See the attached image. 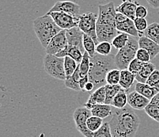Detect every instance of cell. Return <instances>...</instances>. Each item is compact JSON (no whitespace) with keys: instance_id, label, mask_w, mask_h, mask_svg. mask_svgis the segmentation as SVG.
I'll list each match as a JSON object with an SVG mask.
<instances>
[{"instance_id":"6da1fadb","label":"cell","mask_w":159,"mask_h":137,"mask_svg":"<svg viewBox=\"0 0 159 137\" xmlns=\"http://www.w3.org/2000/svg\"><path fill=\"white\" fill-rule=\"evenodd\" d=\"M112 137H134L139 127V118L133 109H116L109 121Z\"/></svg>"},{"instance_id":"7a4b0ae2","label":"cell","mask_w":159,"mask_h":137,"mask_svg":"<svg viewBox=\"0 0 159 137\" xmlns=\"http://www.w3.org/2000/svg\"><path fill=\"white\" fill-rule=\"evenodd\" d=\"M114 68L117 67L113 55L102 56L96 53L90 57V69L88 75L89 81L94 85L95 90L106 84L107 74Z\"/></svg>"},{"instance_id":"3957f363","label":"cell","mask_w":159,"mask_h":137,"mask_svg":"<svg viewBox=\"0 0 159 137\" xmlns=\"http://www.w3.org/2000/svg\"><path fill=\"white\" fill-rule=\"evenodd\" d=\"M33 30L40 44L46 48L53 37L59 34L62 29L58 26L51 16L46 14L33 21Z\"/></svg>"},{"instance_id":"277c9868","label":"cell","mask_w":159,"mask_h":137,"mask_svg":"<svg viewBox=\"0 0 159 137\" xmlns=\"http://www.w3.org/2000/svg\"><path fill=\"white\" fill-rule=\"evenodd\" d=\"M138 37L130 36L128 42L115 55V63L120 70L128 69L130 63L136 58L137 51L139 48Z\"/></svg>"},{"instance_id":"5b68a950","label":"cell","mask_w":159,"mask_h":137,"mask_svg":"<svg viewBox=\"0 0 159 137\" xmlns=\"http://www.w3.org/2000/svg\"><path fill=\"white\" fill-rule=\"evenodd\" d=\"M64 57L47 54L44 58V71L48 75L59 80L65 81L66 79L64 67Z\"/></svg>"},{"instance_id":"8992f818","label":"cell","mask_w":159,"mask_h":137,"mask_svg":"<svg viewBox=\"0 0 159 137\" xmlns=\"http://www.w3.org/2000/svg\"><path fill=\"white\" fill-rule=\"evenodd\" d=\"M98 14L93 12H86L80 15L79 22V28L85 34H87L94 40L97 44L99 43L97 36V21Z\"/></svg>"},{"instance_id":"52a82bcc","label":"cell","mask_w":159,"mask_h":137,"mask_svg":"<svg viewBox=\"0 0 159 137\" xmlns=\"http://www.w3.org/2000/svg\"><path fill=\"white\" fill-rule=\"evenodd\" d=\"M90 116H92L91 110L84 106L77 108L73 113L76 129L85 137H93L94 135V132H91L86 125V121Z\"/></svg>"},{"instance_id":"ba28073f","label":"cell","mask_w":159,"mask_h":137,"mask_svg":"<svg viewBox=\"0 0 159 137\" xmlns=\"http://www.w3.org/2000/svg\"><path fill=\"white\" fill-rule=\"evenodd\" d=\"M47 14L51 16L58 26L62 30H69L77 27L80 19V15L75 16L64 12H48Z\"/></svg>"},{"instance_id":"9c48e42d","label":"cell","mask_w":159,"mask_h":137,"mask_svg":"<svg viewBox=\"0 0 159 137\" xmlns=\"http://www.w3.org/2000/svg\"><path fill=\"white\" fill-rule=\"evenodd\" d=\"M116 29L121 33H125L132 37L139 38V32L137 30L134 20L128 18L121 13L117 12L116 15Z\"/></svg>"},{"instance_id":"30bf717a","label":"cell","mask_w":159,"mask_h":137,"mask_svg":"<svg viewBox=\"0 0 159 137\" xmlns=\"http://www.w3.org/2000/svg\"><path fill=\"white\" fill-rule=\"evenodd\" d=\"M67 46V38H66V30H62L59 34H56L52 39L46 48V53L50 55H57L63 51Z\"/></svg>"},{"instance_id":"8fae6325","label":"cell","mask_w":159,"mask_h":137,"mask_svg":"<svg viewBox=\"0 0 159 137\" xmlns=\"http://www.w3.org/2000/svg\"><path fill=\"white\" fill-rule=\"evenodd\" d=\"M67 45L70 47L77 48L84 54L85 48L83 46V34L84 33L79 28V26L66 30Z\"/></svg>"},{"instance_id":"7c38bea8","label":"cell","mask_w":159,"mask_h":137,"mask_svg":"<svg viewBox=\"0 0 159 137\" xmlns=\"http://www.w3.org/2000/svg\"><path fill=\"white\" fill-rule=\"evenodd\" d=\"M64 12L75 16H79L80 14V6L76 2L71 1H58L54 4L48 12Z\"/></svg>"},{"instance_id":"4fadbf2b","label":"cell","mask_w":159,"mask_h":137,"mask_svg":"<svg viewBox=\"0 0 159 137\" xmlns=\"http://www.w3.org/2000/svg\"><path fill=\"white\" fill-rule=\"evenodd\" d=\"M150 103V100L143 96L137 91H132L128 93V104L133 109L143 110Z\"/></svg>"},{"instance_id":"5bb4252c","label":"cell","mask_w":159,"mask_h":137,"mask_svg":"<svg viewBox=\"0 0 159 137\" xmlns=\"http://www.w3.org/2000/svg\"><path fill=\"white\" fill-rule=\"evenodd\" d=\"M139 4L135 0H122V3L116 7L117 12L121 13L132 20L136 18L135 11Z\"/></svg>"},{"instance_id":"9a60e30c","label":"cell","mask_w":159,"mask_h":137,"mask_svg":"<svg viewBox=\"0 0 159 137\" xmlns=\"http://www.w3.org/2000/svg\"><path fill=\"white\" fill-rule=\"evenodd\" d=\"M105 98H106V94H105V86H101L93 91L86 103H85L83 106L91 110L97 104H105Z\"/></svg>"},{"instance_id":"2e32d148","label":"cell","mask_w":159,"mask_h":137,"mask_svg":"<svg viewBox=\"0 0 159 137\" xmlns=\"http://www.w3.org/2000/svg\"><path fill=\"white\" fill-rule=\"evenodd\" d=\"M139 45L140 48L146 49L150 53L151 60L159 54V44L145 36L139 38Z\"/></svg>"},{"instance_id":"e0dca14e","label":"cell","mask_w":159,"mask_h":137,"mask_svg":"<svg viewBox=\"0 0 159 137\" xmlns=\"http://www.w3.org/2000/svg\"><path fill=\"white\" fill-rule=\"evenodd\" d=\"M154 70H156V67L154 63H150V62L144 63L143 66L141 68V70L135 75V80L137 82H139V83H146L147 81V79H149L150 75L152 74Z\"/></svg>"},{"instance_id":"ac0fdd59","label":"cell","mask_w":159,"mask_h":137,"mask_svg":"<svg viewBox=\"0 0 159 137\" xmlns=\"http://www.w3.org/2000/svg\"><path fill=\"white\" fill-rule=\"evenodd\" d=\"M135 90L143 96L146 97L147 98H148L150 101L152 100L153 98L159 92L158 90H156L155 88L152 87L147 83H139V82L135 85Z\"/></svg>"},{"instance_id":"d6986e66","label":"cell","mask_w":159,"mask_h":137,"mask_svg":"<svg viewBox=\"0 0 159 137\" xmlns=\"http://www.w3.org/2000/svg\"><path fill=\"white\" fill-rule=\"evenodd\" d=\"M58 57H66V56H70L72 59L77 62L78 63H80L83 57V53H82L81 50H79L77 48L70 47V46H66L63 51L58 53Z\"/></svg>"},{"instance_id":"ffe728a7","label":"cell","mask_w":159,"mask_h":137,"mask_svg":"<svg viewBox=\"0 0 159 137\" xmlns=\"http://www.w3.org/2000/svg\"><path fill=\"white\" fill-rule=\"evenodd\" d=\"M111 106H112L111 105H107V104H97L91 109L92 115L105 119L112 114Z\"/></svg>"},{"instance_id":"44dd1931","label":"cell","mask_w":159,"mask_h":137,"mask_svg":"<svg viewBox=\"0 0 159 137\" xmlns=\"http://www.w3.org/2000/svg\"><path fill=\"white\" fill-rule=\"evenodd\" d=\"M135 79V75L132 74L129 70L125 69V70H121L120 71V83L121 87L126 90H129L130 88L132 86L134 81Z\"/></svg>"},{"instance_id":"7402d4cb","label":"cell","mask_w":159,"mask_h":137,"mask_svg":"<svg viewBox=\"0 0 159 137\" xmlns=\"http://www.w3.org/2000/svg\"><path fill=\"white\" fill-rule=\"evenodd\" d=\"M82 75L80 73V69H79V64L78 66L77 69L75 70V73L70 77L66 78L64 81L65 86L69 89L75 90V91H79L81 90L80 86H79V80H80Z\"/></svg>"},{"instance_id":"603a6c76","label":"cell","mask_w":159,"mask_h":137,"mask_svg":"<svg viewBox=\"0 0 159 137\" xmlns=\"http://www.w3.org/2000/svg\"><path fill=\"white\" fill-rule=\"evenodd\" d=\"M128 90L121 89L117 94L114 98L112 99L111 106H113L116 109H123V108L126 107L127 104H128Z\"/></svg>"},{"instance_id":"cb8c5ba5","label":"cell","mask_w":159,"mask_h":137,"mask_svg":"<svg viewBox=\"0 0 159 137\" xmlns=\"http://www.w3.org/2000/svg\"><path fill=\"white\" fill-rule=\"evenodd\" d=\"M105 94H106L105 104L111 105L112 99L114 98V97H115L117 94L119 93V91L122 89V87H121V86L120 84L110 85L106 83V84L105 85Z\"/></svg>"},{"instance_id":"d4e9b609","label":"cell","mask_w":159,"mask_h":137,"mask_svg":"<svg viewBox=\"0 0 159 137\" xmlns=\"http://www.w3.org/2000/svg\"><path fill=\"white\" fill-rule=\"evenodd\" d=\"M144 36L159 44V23L154 22L149 25L144 31Z\"/></svg>"},{"instance_id":"484cf974","label":"cell","mask_w":159,"mask_h":137,"mask_svg":"<svg viewBox=\"0 0 159 137\" xmlns=\"http://www.w3.org/2000/svg\"><path fill=\"white\" fill-rule=\"evenodd\" d=\"M83 46H84L85 51L88 53L90 57H93L97 53L96 46L94 40L87 34H83Z\"/></svg>"},{"instance_id":"4316f807","label":"cell","mask_w":159,"mask_h":137,"mask_svg":"<svg viewBox=\"0 0 159 137\" xmlns=\"http://www.w3.org/2000/svg\"><path fill=\"white\" fill-rule=\"evenodd\" d=\"M130 35L125 34V33H120L116 37H114V39L112 41V44L116 49L120 50L124 46L126 45L129 40Z\"/></svg>"},{"instance_id":"83f0119b","label":"cell","mask_w":159,"mask_h":137,"mask_svg":"<svg viewBox=\"0 0 159 137\" xmlns=\"http://www.w3.org/2000/svg\"><path fill=\"white\" fill-rule=\"evenodd\" d=\"M86 125L91 132H96L103 125V119L92 115L88 118L87 121H86Z\"/></svg>"},{"instance_id":"f1b7e54d","label":"cell","mask_w":159,"mask_h":137,"mask_svg":"<svg viewBox=\"0 0 159 137\" xmlns=\"http://www.w3.org/2000/svg\"><path fill=\"white\" fill-rule=\"evenodd\" d=\"M64 59L65 71H66V78H68L75 73V70L77 69L79 63H78L77 62L75 61L74 59H72L71 57H70V56H66V57H64Z\"/></svg>"},{"instance_id":"f546056e","label":"cell","mask_w":159,"mask_h":137,"mask_svg":"<svg viewBox=\"0 0 159 137\" xmlns=\"http://www.w3.org/2000/svg\"><path fill=\"white\" fill-rule=\"evenodd\" d=\"M120 71L119 68H114L108 71L106 76V83L110 85H117L120 80Z\"/></svg>"},{"instance_id":"4dcf8cb0","label":"cell","mask_w":159,"mask_h":137,"mask_svg":"<svg viewBox=\"0 0 159 137\" xmlns=\"http://www.w3.org/2000/svg\"><path fill=\"white\" fill-rule=\"evenodd\" d=\"M79 69H80V73L82 75H86L89 74V69H90V56L86 52H85L83 54L82 61L79 63Z\"/></svg>"},{"instance_id":"1f68e13d","label":"cell","mask_w":159,"mask_h":137,"mask_svg":"<svg viewBox=\"0 0 159 137\" xmlns=\"http://www.w3.org/2000/svg\"><path fill=\"white\" fill-rule=\"evenodd\" d=\"M112 44L108 41H102L99 42L96 46L97 53L102 56H108L111 54L112 52Z\"/></svg>"},{"instance_id":"d6a6232c","label":"cell","mask_w":159,"mask_h":137,"mask_svg":"<svg viewBox=\"0 0 159 137\" xmlns=\"http://www.w3.org/2000/svg\"><path fill=\"white\" fill-rule=\"evenodd\" d=\"M144 110L150 118H152L153 120L159 123V106L150 102Z\"/></svg>"},{"instance_id":"836d02e7","label":"cell","mask_w":159,"mask_h":137,"mask_svg":"<svg viewBox=\"0 0 159 137\" xmlns=\"http://www.w3.org/2000/svg\"><path fill=\"white\" fill-rule=\"evenodd\" d=\"M93 137H112L109 123L106 122V123L103 124L102 128L96 132H94Z\"/></svg>"},{"instance_id":"e575fe53","label":"cell","mask_w":159,"mask_h":137,"mask_svg":"<svg viewBox=\"0 0 159 137\" xmlns=\"http://www.w3.org/2000/svg\"><path fill=\"white\" fill-rule=\"evenodd\" d=\"M146 83L155 88L156 90L159 91V70H157V69L154 70L152 74L150 75L149 79H147Z\"/></svg>"},{"instance_id":"d590c367","label":"cell","mask_w":159,"mask_h":137,"mask_svg":"<svg viewBox=\"0 0 159 137\" xmlns=\"http://www.w3.org/2000/svg\"><path fill=\"white\" fill-rule=\"evenodd\" d=\"M143 64H144L143 62L140 61L139 60L135 58L134 59L131 63H130L129 66H128V70H129L132 74L136 75L139 72V71L141 70V68L143 67Z\"/></svg>"},{"instance_id":"8d00e7d4","label":"cell","mask_w":159,"mask_h":137,"mask_svg":"<svg viewBox=\"0 0 159 137\" xmlns=\"http://www.w3.org/2000/svg\"><path fill=\"white\" fill-rule=\"evenodd\" d=\"M134 22L139 32H144L149 25L147 19L143 18H136L134 20Z\"/></svg>"},{"instance_id":"74e56055","label":"cell","mask_w":159,"mask_h":137,"mask_svg":"<svg viewBox=\"0 0 159 137\" xmlns=\"http://www.w3.org/2000/svg\"><path fill=\"white\" fill-rule=\"evenodd\" d=\"M136 58L138 60H139L140 61L143 62V63H147V62H150V60H151L150 58V55L146 49L143 48H139V50L137 51L136 53Z\"/></svg>"},{"instance_id":"f35d334b","label":"cell","mask_w":159,"mask_h":137,"mask_svg":"<svg viewBox=\"0 0 159 137\" xmlns=\"http://www.w3.org/2000/svg\"><path fill=\"white\" fill-rule=\"evenodd\" d=\"M148 14V9L147 7L143 5H139L137 7L136 11H135V15L136 18H146V17Z\"/></svg>"},{"instance_id":"ab89813d","label":"cell","mask_w":159,"mask_h":137,"mask_svg":"<svg viewBox=\"0 0 159 137\" xmlns=\"http://www.w3.org/2000/svg\"><path fill=\"white\" fill-rule=\"evenodd\" d=\"M89 81V75H82L80 80H79V86H80L81 90L84 91L86 85L87 84V83Z\"/></svg>"},{"instance_id":"60d3db41","label":"cell","mask_w":159,"mask_h":137,"mask_svg":"<svg viewBox=\"0 0 159 137\" xmlns=\"http://www.w3.org/2000/svg\"><path fill=\"white\" fill-rule=\"evenodd\" d=\"M95 87L94 85H93V83H91L90 81H89L87 83V84L86 85V87H85V92H91V91H94Z\"/></svg>"},{"instance_id":"b9f144b4","label":"cell","mask_w":159,"mask_h":137,"mask_svg":"<svg viewBox=\"0 0 159 137\" xmlns=\"http://www.w3.org/2000/svg\"><path fill=\"white\" fill-rule=\"evenodd\" d=\"M147 1L149 5L154 9H158L159 8V0H147Z\"/></svg>"},{"instance_id":"7bdbcfd3","label":"cell","mask_w":159,"mask_h":137,"mask_svg":"<svg viewBox=\"0 0 159 137\" xmlns=\"http://www.w3.org/2000/svg\"><path fill=\"white\" fill-rule=\"evenodd\" d=\"M150 102L155 104L157 106H159V92L154 97V98H153L152 100L150 101Z\"/></svg>"}]
</instances>
